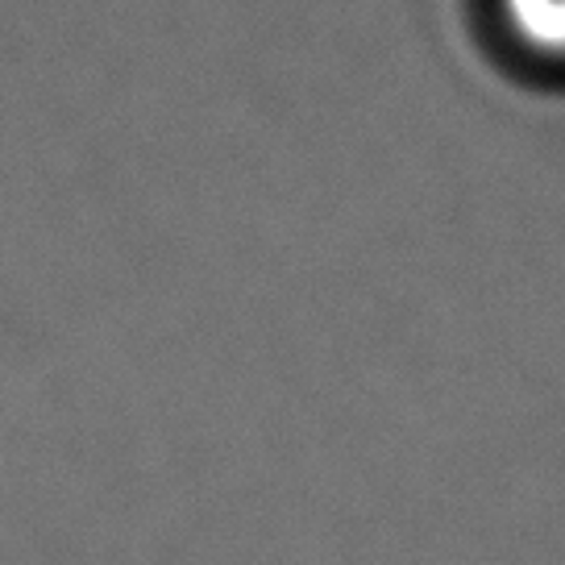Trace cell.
I'll return each mask as SVG.
<instances>
[{
  "label": "cell",
  "instance_id": "6da1fadb",
  "mask_svg": "<svg viewBox=\"0 0 565 565\" xmlns=\"http://www.w3.org/2000/svg\"><path fill=\"white\" fill-rule=\"evenodd\" d=\"M491 21L508 54L565 75V0H491Z\"/></svg>",
  "mask_w": 565,
  "mask_h": 565
}]
</instances>
